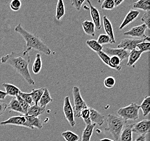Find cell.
I'll return each mask as SVG.
<instances>
[{
  "mask_svg": "<svg viewBox=\"0 0 150 141\" xmlns=\"http://www.w3.org/2000/svg\"><path fill=\"white\" fill-rule=\"evenodd\" d=\"M30 62V57L29 54L28 53L23 54L22 52H12L0 58V63L10 66L23 77L29 85H34L35 82L31 76L29 69Z\"/></svg>",
  "mask_w": 150,
  "mask_h": 141,
  "instance_id": "obj_1",
  "label": "cell"
},
{
  "mask_svg": "<svg viewBox=\"0 0 150 141\" xmlns=\"http://www.w3.org/2000/svg\"><path fill=\"white\" fill-rule=\"evenodd\" d=\"M15 31L20 34L25 42L24 49L22 51L23 54H27L32 49L42 52L46 55L51 54V49L37 35L26 31L20 23L15 28Z\"/></svg>",
  "mask_w": 150,
  "mask_h": 141,
  "instance_id": "obj_2",
  "label": "cell"
},
{
  "mask_svg": "<svg viewBox=\"0 0 150 141\" xmlns=\"http://www.w3.org/2000/svg\"><path fill=\"white\" fill-rule=\"evenodd\" d=\"M127 121L122 117L113 114H109L106 116L107 127L105 130L110 132L116 141H118L121 131L125 125Z\"/></svg>",
  "mask_w": 150,
  "mask_h": 141,
  "instance_id": "obj_3",
  "label": "cell"
},
{
  "mask_svg": "<svg viewBox=\"0 0 150 141\" xmlns=\"http://www.w3.org/2000/svg\"><path fill=\"white\" fill-rule=\"evenodd\" d=\"M140 107L137 104L132 103L127 107L120 108L117 111L120 117L125 120H138L139 116Z\"/></svg>",
  "mask_w": 150,
  "mask_h": 141,
  "instance_id": "obj_4",
  "label": "cell"
},
{
  "mask_svg": "<svg viewBox=\"0 0 150 141\" xmlns=\"http://www.w3.org/2000/svg\"><path fill=\"white\" fill-rule=\"evenodd\" d=\"M74 107H72L74 117L80 118V114L82 110L88 107L85 101L83 99L79 86H74L72 88Z\"/></svg>",
  "mask_w": 150,
  "mask_h": 141,
  "instance_id": "obj_5",
  "label": "cell"
},
{
  "mask_svg": "<svg viewBox=\"0 0 150 141\" xmlns=\"http://www.w3.org/2000/svg\"><path fill=\"white\" fill-rule=\"evenodd\" d=\"M144 42H150V37H146V38L143 39L125 38L123 39L120 44L117 46V48H123L127 51L131 52L133 49H136L138 44Z\"/></svg>",
  "mask_w": 150,
  "mask_h": 141,
  "instance_id": "obj_6",
  "label": "cell"
},
{
  "mask_svg": "<svg viewBox=\"0 0 150 141\" xmlns=\"http://www.w3.org/2000/svg\"><path fill=\"white\" fill-rule=\"evenodd\" d=\"M63 110V112L64 114L65 117L67 120H68L70 126L71 127H75L76 125V121L75 120V117L74 115V111L70 100L69 97L67 96L64 98Z\"/></svg>",
  "mask_w": 150,
  "mask_h": 141,
  "instance_id": "obj_7",
  "label": "cell"
},
{
  "mask_svg": "<svg viewBox=\"0 0 150 141\" xmlns=\"http://www.w3.org/2000/svg\"><path fill=\"white\" fill-rule=\"evenodd\" d=\"M103 52L106 53L107 55L109 57L112 56H116L120 58L121 62L123 60L127 58L129 54V51H127L125 49L123 48H111L108 47H104L103 48Z\"/></svg>",
  "mask_w": 150,
  "mask_h": 141,
  "instance_id": "obj_8",
  "label": "cell"
},
{
  "mask_svg": "<svg viewBox=\"0 0 150 141\" xmlns=\"http://www.w3.org/2000/svg\"><path fill=\"white\" fill-rule=\"evenodd\" d=\"M0 124L2 125H11L23 127L27 128L28 127L25 116L23 115H21L16 116L10 117L7 120L2 122Z\"/></svg>",
  "mask_w": 150,
  "mask_h": 141,
  "instance_id": "obj_9",
  "label": "cell"
},
{
  "mask_svg": "<svg viewBox=\"0 0 150 141\" xmlns=\"http://www.w3.org/2000/svg\"><path fill=\"white\" fill-rule=\"evenodd\" d=\"M147 28V27L145 24H140L139 26L133 27L129 31L124 32V34L137 39L145 38L146 37L145 31Z\"/></svg>",
  "mask_w": 150,
  "mask_h": 141,
  "instance_id": "obj_10",
  "label": "cell"
},
{
  "mask_svg": "<svg viewBox=\"0 0 150 141\" xmlns=\"http://www.w3.org/2000/svg\"><path fill=\"white\" fill-rule=\"evenodd\" d=\"M150 131V120H143L140 122L133 124L132 127V132L137 134L146 135Z\"/></svg>",
  "mask_w": 150,
  "mask_h": 141,
  "instance_id": "obj_11",
  "label": "cell"
},
{
  "mask_svg": "<svg viewBox=\"0 0 150 141\" xmlns=\"http://www.w3.org/2000/svg\"><path fill=\"white\" fill-rule=\"evenodd\" d=\"M86 2L88 3L90 6L89 9L90 10V14L92 18V22L95 24V27L97 29L99 30L102 28V24H101L100 16L99 11L97 9V8H96L92 5L90 1L87 0Z\"/></svg>",
  "mask_w": 150,
  "mask_h": 141,
  "instance_id": "obj_12",
  "label": "cell"
},
{
  "mask_svg": "<svg viewBox=\"0 0 150 141\" xmlns=\"http://www.w3.org/2000/svg\"><path fill=\"white\" fill-rule=\"evenodd\" d=\"M133 124L125 125L121 131L118 141H133L132 127Z\"/></svg>",
  "mask_w": 150,
  "mask_h": 141,
  "instance_id": "obj_13",
  "label": "cell"
},
{
  "mask_svg": "<svg viewBox=\"0 0 150 141\" xmlns=\"http://www.w3.org/2000/svg\"><path fill=\"white\" fill-rule=\"evenodd\" d=\"M90 119L92 124L98 125L99 126H102L104 123L105 116L103 115L98 112L97 110H95L93 108H90Z\"/></svg>",
  "mask_w": 150,
  "mask_h": 141,
  "instance_id": "obj_14",
  "label": "cell"
},
{
  "mask_svg": "<svg viewBox=\"0 0 150 141\" xmlns=\"http://www.w3.org/2000/svg\"><path fill=\"white\" fill-rule=\"evenodd\" d=\"M139 14H140V12L138 10H135V9L130 10L126 15L124 19L123 20L122 23L120 25V29H122L128 24L132 23L136 19L137 17H138Z\"/></svg>",
  "mask_w": 150,
  "mask_h": 141,
  "instance_id": "obj_15",
  "label": "cell"
},
{
  "mask_svg": "<svg viewBox=\"0 0 150 141\" xmlns=\"http://www.w3.org/2000/svg\"><path fill=\"white\" fill-rule=\"evenodd\" d=\"M27 120L28 127L31 130H34L35 127L39 130H41L43 127L42 121L38 117H34L28 116L27 115H25Z\"/></svg>",
  "mask_w": 150,
  "mask_h": 141,
  "instance_id": "obj_16",
  "label": "cell"
},
{
  "mask_svg": "<svg viewBox=\"0 0 150 141\" xmlns=\"http://www.w3.org/2000/svg\"><path fill=\"white\" fill-rule=\"evenodd\" d=\"M103 26H104L106 34L108 35L110 38L112 44H116V40L115 38V34H114L111 22L110 21L109 19L106 16H104L103 19Z\"/></svg>",
  "mask_w": 150,
  "mask_h": 141,
  "instance_id": "obj_17",
  "label": "cell"
},
{
  "mask_svg": "<svg viewBox=\"0 0 150 141\" xmlns=\"http://www.w3.org/2000/svg\"><path fill=\"white\" fill-rule=\"evenodd\" d=\"M142 52H140L137 49H133L129 53L128 57V61L127 62V66L131 67L137 62V61L140 59Z\"/></svg>",
  "mask_w": 150,
  "mask_h": 141,
  "instance_id": "obj_18",
  "label": "cell"
},
{
  "mask_svg": "<svg viewBox=\"0 0 150 141\" xmlns=\"http://www.w3.org/2000/svg\"><path fill=\"white\" fill-rule=\"evenodd\" d=\"M46 107H40L38 105L34 104L29 107L28 109L27 115L28 116L38 117L40 115H42L45 111Z\"/></svg>",
  "mask_w": 150,
  "mask_h": 141,
  "instance_id": "obj_19",
  "label": "cell"
},
{
  "mask_svg": "<svg viewBox=\"0 0 150 141\" xmlns=\"http://www.w3.org/2000/svg\"><path fill=\"white\" fill-rule=\"evenodd\" d=\"M7 108L9 110V112L11 111H14L16 112L20 113L21 115H25L24 111L22 109V107H21L18 101L15 97L13 98L10 100L9 103L7 105Z\"/></svg>",
  "mask_w": 150,
  "mask_h": 141,
  "instance_id": "obj_20",
  "label": "cell"
},
{
  "mask_svg": "<svg viewBox=\"0 0 150 141\" xmlns=\"http://www.w3.org/2000/svg\"><path fill=\"white\" fill-rule=\"evenodd\" d=\"M82 26L85 34L94 37L95 35V26L92 21L85 20L82 22Z\"/></svg>",
  "mask_w": 150,
  "mask_h": 141,
  "instance_id": "obj_21",
  "label": "cell"
},
{
  "mask_svg": "<svg viewBox=\"0 0 150 141\" xmlns=\"http://www.w3.org/2000/svg\"><path fill=\"white\" fill-rule=\"evenodd\" d=\"M2 86L5 89L6 93L9 96L16 97L21 92L20 89L13 84L5 83L2 84Z\"/></svg>",
  "mask_w": 150,
  "mask_h": 141,
  "instance_id": "obj_22",
  "label": "cell"
},
{
  "mask_svg": "<svg viewBox=\"0 0 150 141\" xmlns=\"http://www.w3.org/2000/svg\"><path fill=\"white\" fill-rule=\"evenodd\" d=\"M96 125L95 124L86 125L85 129L82 133V141H90Z\"/></svg>",
  "mask_w": 150,
  "mask_h": 141,
  "instance_id": "obj_23",
  "label": "cell"
},
{
  "mask_svg": "<svg viewBox=\"0 0 150 141\" xmlns=\"http://www.w3.org/2000/svg\"><path fill=\"white\" fill-rule=\"evenodd\" d=\"M53 101V99L51 97L49 91L47 88H45V90L42 96L41 97V99L40 100L38 104L40 107H47L48 104L51 103Z\"/></svg>",
  "mask_w": 150,
  "mask_h": 141,
  "instance_id": "obj_24",
  "label": "cell"
},
{
  "mask_svg": "<svg viewBox=\"0 0 150 141\" xmlns=\"http://www.w3.org/2000/svg\"><path fill=\"white\" fill-rule=\"evenodd\" d=\"M65 6L62 0H58L56 6L55 17L57 21H60L65 15Z\"/></svg>",
  "mask_w": 150,
  "mask_h": 141,
  "instance_id": "obj_25",
  "label": "cell"
},
{
  "mask_svg": "<svg viewBox=\"0 0 150 141\" xmlns=\"http://www.w3.org/2000/svg\"><path fill=\"white\" fill-rule=\"evenodd\" d=\"M42 67V62L40 54L38 53L36 55L34 62L32 66V71L35 74H38L41 72Z\"/></svg>",
  "mask_w": 150,
  "mask_h": 141,
  "instance_id": "obj_26",
  "label": "cell"
},
{
  "mask_svg": "<svg viewBox=\"0 0 150 141\" xmlns=\"http://www.w3.org/2000/svg\"><path fill=\"white\" fill-rule=\"evenodd\" d=\"M45 88H40L38 89H33L31 90V92L29 93L35 104L38 105L40 100L41 99V97L42 96Z\"/></svg>",
  "mask_w": 150,
  "mask_h": 141,
  "instance_id": "obj_27",
  "label": "cell"
},
{
  "mask_svg": "<svg viewBox=\"0 0 150 141\" xmlns=\"http://www.w3.org/2000/svg\"><path fill=\"white\" fill-rule=\"evenodd\" d=\"M150 0H139L134 3L133 8L146 11H150Z\"/></svg>",
  "mask_w": 150,
  "mask_h": 141,
  "instance_id": "obj_28",
  "label": "cell"
},
{
  "mask_svg": "<svg viewBox=\"0 0 150 141\" xmlns=\"http://www.w3.org/2000/svg\"><path fill=\"white\" fill-rule=\"evenodd\" d=\"M139 107L143 111L144 117L146 116L149 114L150 111V98L149 96L144 97L143 101Z\"/></svg>",
  "mask_w": 150,
  "mask_h": 141,
  "instance_id": "obj_29",
  "label": "cell"
},
{
  "mask_svg": "<svg viewBox=\"0 0 150 141\" xmlns=\"http://www.w3.org/2000/svg\"><path fill=\"white\" fill-rule=\"evenodd\" d=\"M62 136L66 141H79L80 137L71 131L67 130L62 133Z\"/></svg>",
  "mask_w": 150,
  "mask_h": 141,
  "instance_id": "obj_30",
  "label": "cell"
},
{
  "mask_svg": "<svg viewBox=\"0 0 150 141\" xmlns=\"http://www.w3.org/2000/svg\"><path fill=\"white\" fill-rule=\"evenodd\" d=\"M86 44L88 45V46L89 48H91L92 51L96 53H98L99 52H101L103 51V46L102 45H99L97 42V40H87L86 42Z\"/></svg>",
  "mask_w": 150,
  "mask_h": 141,
  "instance_id": "obj_31",
  "label": "cell"
},
{
  "mask_svg": "<svg viewBox=\"0 0 150 141\" xmlns=\"http://www.w3.org/2000/svg\"><path fill=\"white\" fill-rule=\"evenodd\" d=\"M90 108L87 107L83 109L81 111L80 114V118L81 117L82 118V119L84 120L86 125H89V124H92L90 119Z\"/></svg>",
  "mask_w": 150,
  "mask_h": 141,
  "instance_id": "obj_32",
  "label": "cell"
},
{
  "mask_svg": "<svg viewBox=\"0 0 150 141\" xmlns=\"http://www.w3.org/2000/svg\"><path fill=\"white\" fill-rule=\"evenodd\" d=\"M121 60L120 58L116 56H112L110 58V64L112 66L114 69L120 71L122 68L121 65Z\"/></svg>",
  "mask_w": 150,
  "mask_h": 141,
  "instance_id": "obj_33",
  "label": "cell"
},
{
  "mask_svg": "<svg viewBox=\"0 0 150 141\" xmlns=\"http://www.w3.org/2000/svg\"><path fill=\"white\" fill-rule=\"evenodd\" d=\"M97 42H98L99 45L102 46H103V45H106L108 44H112L111 39L108 35L106 34H100L99 35Z\"/></svg>",
  "mask_w": 150,
  "mask_h": 141,
  "instance_id": "obj_34",
  "label": "cell"
},
{
  "mask_svg": "<svg viewBox=\"0 0 150 141\" xmlns=\"http://www.w3.org/2000/svg\"><path fill=\"white\" fill-rule=\"evenodd\" d=\"M97 54L98 55V57L100 58V59L102 60L103 62H104L106 65L108 66L110 68L114 69L113 67L110 64V57H109L108 55H107L103 51H101V52L97 53Z\"/></svg>",
  "mask_w": 150,
  "mask_h": 141,
  "instance_id": "obj_35",
  "label": "cell"
},
{
  "mask_svg": "<svg viewBox=\"0 0 150 141\" xmlns=\"http://www.w3.org/2000/svg\"><path fill=\"white\" fill-rule=\"evenodd\" d=\"M116 84V80L111 76L106 77L104 81V85L108 89L113 88Z\"/></svg>",
  "mask_w": 150,
  "mask_h": 141,
  "instance_id": "obj_36",
  "label": "cell"
},
{
  "mask_svg": "<svg viewBox=\"0 0 150 141\" xmlns=\"http://www.w3.org/2000/svg\"><path fill=\"white\" fill-rule=\"evenodd\" d=\"M150 44L149 42H140L137 46V48L140 51V52H149L150 51Z\"/></svg>",
  "mask_w": 150,
  "mask_h": 141,
  "instance_id": "obj_37",
  "label": "cell"
},
{
  "mask_svg": "<svg viewBox=\"0 0 150 141\" xmlns=\"http://www.w3.org/2000/svg\"><path fill=\"white\" fill-rule=\"evenodd\" d=\"M101 8L103 9L112 10L115 8L113 0H105V1H104L101 5Z\"/></svg>",
  "mask_w": 150,
  "mask_h": 141,
  "instance_id": "obj_38",
  "label": "cell"
},
{
  "mask_svg": "<svg viewBox=\"0 0 150 141\" xmlns=\"http://www.w3.org/2000/svg\"><path fill=\"white\" fill-rule=\"evenodd\" d=\"M18 96H20L23 99H24L30 106H32V105H34L35 104L33 102V100L32 99L29 93L22 92L21 91L19 93Z\"/></svg>",
  "mask_w": 150,
  "mask_h": 141,
  "instance_id": "obj_39",
  "label": "cell"
},
{
  "mask_svg": "<svg viewBox=\"0 0 150 141\" xmlns=\"http://www.w3.org/2000/svg\"><path fill=\"white\" fill-rule=\"evenodd\" d=\"M17 100L18 101L19 103L20 104L21 107H22V109L24 111V114L25 115L27 114L28 110L29 108V107H30L28 104L20 96H17L16 97Z\"/></svg>",
  "mask_w": 150,
  "mask_h": 141,
  "instance_id": "obj_40",
  "label": "cell"
},
{
  "mask_svg": "<svg viewBox=\"0 0 150 141\" xmlns=\"http://www.w3.org/2000/svg\"><path fill=\"white\" fill-rule=\"evenodd\" d=\"M21 6H22V3L19 0H13L10 2V8L14 11H19L20 9Z\"/></svg>",
  "mask_w": 150,
  "mask_h": 141,
  "instance_id": "obj_41",
  "label": "cell"
},
{
  "mask_svg": "<svg viewBox=\"0 0 150 141\" xmlns=\"http://www.w3.org/2000/svg\"><path fill=\"white\" fill-rule=\"evenodd\" d=\"M141 20L143 22V24L146 26L148 29L150 28V11L145 12L141 19Z\"/></svg>",
  "mask_w": 150,
  "mask_h": 141,
  "instance_id": "obj_42",
  "label": "cell"
},
{
  "mask_svg": "<svg viewBox=\"0 0 150 141\" xmlns=\"http://www.w3.org/2000/svg\"><path fill=\"white\" fill-rule=\"evenodd\" d=\"M84 2H85L84 0H72L71 1L72 6L75 7L77 11H80Z\"/></svg>",
  "mask_w": 150,
  "mask_h": 141,
  "instance_id": "obj_43",
  "label": "cell"
},
{
  "mask_svg": "<svg viewBox=\"0 0 150 141\" xmlns=\"http://www.w3.org/2000/svg\"><path fill=\"white\" fill-rule=\"evenodd\" d=\"M8 104L0 102V117L7 110Z\"/></svg>",
  "mask_w": 150,
  "mask_h": 141,
  "instance_id": "obj_44",
  "label": "cell"
},
{
  "mask_svg": "<svg viewBox=\"0 0 150 141\" xmlns=\"http://www.w3.org/2000/svg\"><path fill=\"white\" fill-rule=\"evenodd\" d=\"M134 141H146V135H139L136 138Z\"/></svg>",
  "mask_w": 150,
  "mask_h": 141,
  "instance_id": "obj_45",
  "label": "cell"
},
{
  "mask_svg": "<svg viewBox=\"0 0 150 141\" xmlns=\"http://www.w3.org/2000/svg\"><path fill=\"white\" fill-rule=\"evenodd\" d=\"M7 93L2 90H0V100H4L7 97Z\"/></svg>",
  "mask_w": 150,
  "mask_h": 141,
  "instance_id": "obj_46",
  "label": "cell"
},
{
  "mask_svg": "<svg viewBox=\"0 0 150 141\" xmlns=\"http://www.w3.org/2000/svg\"><path fill=\"white\" fill-rule=\"evenodd\" d=\"M114 4H115V7H118L119 6L120 4H122L124 1L123 0H114Z\"/></svg>",
  "mask_w": 150,
  "mask_h": 141,
  "instance_id": "obj_47",
  "label": "cell"
},
{
  "mask_svg": "<svg viewBox=\"0 0 150 141\" xmlns=\"http://www.w3.org/2000/svg\"><path fill=\"white\" fill-rule=\"evenodd\" d=\"M98 141H114L112 140H111L110 138H103L101 140H99Z\"/></svg>",
  "mask_w": 150,
  "mask_h": 141,
  "instance_id": "obj_48",
  "label": "cell"
}]
</instances>
